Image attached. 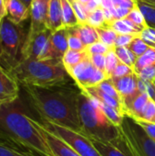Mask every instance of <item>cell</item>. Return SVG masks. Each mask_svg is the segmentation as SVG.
Instances as JSON below:
<instances>
[{
	"mask_svg": "<svg viewBox=\"0 0 155 156\" xmlns=\"http://www.w3.org/2000/svg\"><path fill=\"white\" fill-rule=\"evenodd\" d=\"M32 108L42 122H48L81 133L78 112V95L80 89L69 84L38 88L22 86Z\"/></svg>",
	"mask_w": 155,
	"mask_h": 156,
	"instance_id": "cell-1",
	"label": "cell"
},
{
	"mask_svg": "<svg viewBox=\"0 0 155 156\" xmlns=\"http://www.w3.org/2000/svg\"><path fill=\"white\" fill-rule=\"evenodd\" d=\"M22 101L0 105V129L39 156H54L37 120L25 111Z\"/></svg>",
	"mask_w": 155,
	"mask_h": 156,
	"instance_id": "cell-2",
	"label": "cell"
},
{
	"mask_svg": "<svg viewBox=\"0 0 155 156\" xmlns=\"http://www.w3.org/2000/svg\"><path fill=\"white\" fill-rule=\"evenodd\" d=\"M21 86L53 88L68 85L72 78L62 59H25L9 70Z\"/></svg>",
	"mask_w": 155,
	"mask_h": 156,
	"instance_id": "cell-3",
	"label": "cell"
},
{
	"mask_svg": "<svg viewBox=\"0 0 155 156\" xmlns=\"http://www.w3.org/2000/svg\"><path fill=\"white\" fill-rule=\"evenodd\" d=\"M78 112L81 133L89 138L111 144L120 136L119 127L106 117L99 106V101L82 90L78 95Z\"/></svg>",
	"mask_w": 155,
	"mask_h": 156,
	"instance_id": "cell-4",
	"label": "cell"
},
{
	"mask_svg": "<svg viewBox=\"0 0 155 156\" xmlns=\"http://www.w3.org/2000/svg\"><path fill=\"white\" fill-rule=\"evenodd\" d=\"M120 136L111 143L127 156H155V140L133 118L124 115Z\"/></svg>",
	"mask_w": 155,
	"mask_h": 156,
	"instance_id": "cell-5",
	"label": "cell"
},
{
	"mask_svg": "<svg viewBox=\"0 0 155 156\" xmlns=\"http://www.w3.org/2000/svg\"><path fill=\"white\" fill-rule=\"evenodd\" d=\"M27 30L23 24L13 22L7 16L0 21V63L11 70L21 60V50Z\"/></svg>",
	"mask_w": 155,
	"mask_h": 156,
	"instance_id": "cell-6",
	"label": "cell"
},
{
	"mask_svg": "<svg viewBox=\"0 0 155 156\" xmlns=\"http://www.w3.org/2000/svg\"><path fill=\"white\" fill-rule=\"evenodd\" d=\"M40 122L48 131L62 139L80 156H101L92 144L91 140L83 133L75 132L53 122L42 121Z\"/></svg>",
	"mask_w": 155,
	"mask_h": 156,
	"instance_id": "cell-7",
	"label": "cell"
},
{
	"mask_svg": "<svg viewBox=\"0 0 155 156\" xmlns=\"http://www.w3.org/2000/svg\"><path fill=\"white\" fill-rule=\"evenodd\" d=\"M69 74L81 90L90 87L98 86L100 82L109 79L105 71L94 67L90 59V55L87 58L76 65Z\"/></svg>",
	"mask_w": 155,
	"mask_h": 156,
	"instance_id": "cell-8",
	"label": "cell"
},
{
	"mask_svg": "<svg viewBox=\"0 0 155 156\" xmlns=\"http://www.w3.org/2000/svg\"><path fill=\"white\" fill-rule=\"evenodd\" d=\"M52 31L45 28L37 32H28L21 50V60L40 59Z\"/></svg>",
	"mask_w": 155,
	"mask_h": 156,
	"instance_id": "cell-9",
	"label": "cell"
},
{
	"mask_svg": "<svg viewBox=\"0 0 155 156\" xmlns=\"http://www.w3.org/2000/svg\"><path fill=\"white\" fill-rule=\"evenodd\" d=\"M110 79L121 96L125 115L133 100L141 93L138 90V76L134 72L124 77Z\"/></svg>",
	"mask_w": 155,
	"mask_h": 156,
	"instance_id": "cell-10",
	"label": "cell"
},
{
	"mask_svg": "<svg viewBox=\"0 0 155 156\" xmlns=\"http://www.w3.org/2000/svg\"><path fill=\"white\" fill-rule=\"evenodd\" d=\"M68 28L63 27L53 31L49 37L48 42L44 49L40 59L58 58L62 59L64 54L69 49L68 44Z\"/></svg>",
	"mask_w": 155,
	"mask_h": 156,
	"instance_id": "cell-11",
	"label": "cell"
},
{
	"mask_svg": "<svg viewBox=\"0 0 155 156\" xmlns=\"http://www.w3.org/2000/svg\"><path fill=\"white\" fill-rule=\"evenodd\" d=\"M20 84L0 63V105L10 103L19 98Z\"/></svg>",
	"mask_w": 155,
	"mask_h": 156,
	"instance_id": "cell-12",
	"label": "cell"
},
{
	"mask_svg": "<svg viewBox=\"0 0 155 156\" xmlns=\"http://www.w3.org/2000/svg\"><path fill=\"white\" fill-rule=\"evenodd\" d=\"M49 0H32L30 5V25L28 32H37L47 27Z\"/></svg>",
	"mask_w": 155,
	"mask_h": 156,
	"instance_id": "cell-13",
	"label": "cell"
},
{
	"mask_svg": "<svg viewBox=\"0 0 155 156\" xmlns=\"http://www.w3.org/2000/svg\"><path fill=\"white\" fill-rule=\"evenodd\" d=\"M0 156H39L0 129Z\"/></svg>",
	"mask_w": 155,
	"mask_h": 156,
	"instance_id": "cell-14",
	"label": "cell"
},
{
	"mask_svg": "<svg viewBox=\"0 0 155 156\" xmlns=\"http://www.w3.org/2000/svg\"><path fill=\"white\" fill-rule=\"evenodd\" d=\"M43 135L45 136L54 156H80L71 146L65 143L62 139L48 131L40 122L37 121Z\"/></svg>",
	"mask_w": 155,
	"mask_h": 156,
	"instance_id": "cell-15",
	"label": "cell"
},
{
	"mask_svg": "<svg viewBox=\"0 0 155 156\" xmlns=\"http://www.w3.org/2000/svg\"><path fill=\"white\" fill-rule=\"evenodd\" d=\"M7 16L16 24H23L30 18V8L21 0H5Z\"/></svg>",
	"mask_w": 155,
	"mask_h": 156,
	"instance_id": "cell-16",
	"label": "cell"
},
{
	"mask_svg": "<svg viewBox=\"0 0 155 156\" xmlns=\"http://www.w3.org/2000/svg\"><path fill=\"white\" fill-rule=\"evenodd\" d=\"M47 27L52 32L63 27L61 0H49Z\"/></svg>",
	"mask_w": 155,
	"mask_h": 156,
	"instance_id": "cell-17",
	"label": "cell"
},
{
	"mask_svg": "<svg viewBox=\"0 0 155 156\" xmlns=\"http://www.w3.org/2000/svg\"><path fill=\"white\" fill-rule=\"evenodd\" d=\"M82 91L86 92L88 95L97 99L98 101H100V102L108 105V106H111L116 110H118L119 112H121L123 115H124V107H123V104L121 101L113 98L112 96H110L108 94H106L105 92H103L101 90H100L97 86L95 87H90V88H87L85 90H82Z\"/></svg>",
	"mask_w": 155,
	"mask_h": 156,
	"instance_id": "cell-18",
	"label": "cell"
},
{
	"mask_svg": "<svg viewBox=\"0 0 155 156\" xmlns=\"http://www.w3.org/2000/svg\"><path fill=\"white\" fill-rule=\"evenodd\" d=\"M112 29H114L117 34H132V35H141L143 31V28L136 26L127 17L121 19H114L108 24Z\"/></svg>",
	"mask_w": 155,
	"mask_h": 156,
	"instance_id": "cell-19",
	"label": "cell"
},
{
	"mask_svg": "<svg viewBox=\"0 0 155 156\" xmlns=\"http://www.w3.org/2000/svg\"><path fill=\"white\" fill-rule=\"evenodd\" d=\"M73 29L78 34V36L80 37L81 41L83 42V44L86 47L100 40L99 34H98L96 27H91L88 23L79 24L78 26L73 27Z\"/></svg>",
	"mask_w": 155,
	"mask_h": 156,
	"instance_id": "cell-20",
	"label": "cell"
},
{
	"mask_svg": "<svg viewBox=\"0 0 155 156\" xmlns=\"http://www.w3.org/2000/svg\"><path fill=\"white\" fill-rule=\"evenodd\" d=\"M150 96L147 93H140L132 102L125 115H128L133 118L135 121L139 122L142 120L143 112L145 108L147 101H149Z\"/></svg>",
	"mask_w": 155,
	"mask_h": 156,
	"instance_id": "cell-21",
	"label": "cell"
},
{
	"mask_svg": "<svg viewBox=\"0 0 155 156\" xmlns=\"http://www.w3.org/2000/svg\"><path fill=\"white\" fill-rule=\"evenodd\" d=\"M88 57H89V53L87 52V50L77 51L69 48L62 58V63L69 73L76 65H78L79 62H81Z\"/></svg>",
	"mask_w": 155,
	"mask_h": 156,
	"instance_id": "cell-22",
	"label": "cell"
},
{
	"mask_svg": "<svg viewBox=\"0 0 155 156\" xmlns=\"http://www.w3.org/2000/svg\"><path fill=\"white\" fill-rule=\"evenodd\" d=\"M62 6V23L65 27H72L78 26L79 20L69 0H61Z\"/></svg>",
	"mask_w": 155,
	"mask_h": 156,
	"instance_id": "cell-23",
	"label": "cell"
},
{
	"mask_svg": "<svg viewBox=\"0 0 155 156\" xmlns=\"http://www.w3.org/2000/svg\"><path fill=\"white\" fill-rule=\"evenodd\" d=\"M90 139L91 140L92 144L101 156H127L124 153H122L121 150H119L117 147H115L110 143L101 142L92 138Z\"/></svg>",
	"mask_w": 155,
	"mask_h": 156,
	"instance_id": "cell-24",
	"label": "cell"
},
{
	"mask_svg": "<svg viewBox=\"0 0 155 156\" xmlns=\"http://www.w3.org/2000/svg\"><path fill=\"white\" fill-rule=\"evenodd\" d=\"M155 63V48H149L147 51H145L142 56L137 58V60L133 66V69L135 73H138L140 70Z\"/></svg>",
	"mask_w": 155,
	"mask_h": 156,
	"instance_id": "cell-25",
	"label": "cell"
},
{
	"mask_svg": "<svg viewBox=\"0 0 155 156\" xmlns=\"http://www.w3.org/2000/svg\"><path fill=\"white\" fill-rule=\"evenodd\" d=\"M96 29L98 31L100 40L101 42H103L104 44L108 45L109 47L113 48L114 44H115V40L118 36L117 32L114 29H112L108 24H106L102 27H97Z\"/></svg>",
	"mask_w": 155,
	"mask_h": 156,
	"instance_id": "cell-26",
	"label": "cell"
},
{
	"mask_svg": "<svg viewBox=\"0 0 155 156\" xmlns=\"http://www.w3.org/2000/svg\"><path fill=\"white\" fill-rule=\"evenodd\" d=\"M99 106L101 109V111L103 112V113L106 115V117L110 120V122L113 125H115L117 127L121 126V124L123 122V118H124V115L121 112H119L118 110H116L111 106H108V105L100 102V101H99Z\"/></svg>",
	"mask_w": 155,
	"mask_h": 156,
	"instance_id": "cell-27",
	"label": "cell"
},
{
	"mask_svg": "<svg viewBox=\"0 0 155 156\" xmlns=\"http://www.w3.org/2000/svg\"><path fill=\"white\" fill-rule=\"evenodd\" d=\"M137 5L143 12L148 27L155 28V5L143 0H137Z\"/></svg>",
	"mask_w": 155,
	"mask_h": 156,
	"instance_id": "cell-28",
	"label": "cell"
},
{
	"mask_svg": "<svg viewBox=\"0 0 155 156\" xmlns=\"http://www.w3.org/2000/svg\"><path fill=\"white\" fill-rule=\"evenodd\" d=\"M113 48L121 62L133 68L137 60V57L128 47H114Z\"/></svg>",
	"mask_w": 155,
	"mask_h": 156,
	"instance_id": "cell-29",
	"label": "cell"
},
{
	"mask_svg": "<svg viewBox=\"0 0 155 156\" xmlns=\"http://www.w3.org/2000/svg\"><path fill=\"white\" fill-rule=\"evenodd\" d=\"M87 23L89 25H90L91 27H96V28L106 25L107 22H106V18H105L103 9L101 7H99V8L95 9L94 11L90 12L88 15Z\"/></svg>",
	"mask_w": 155,
	"mask_h": 156,
	"instance_id": "cell-30",
	"label": "cell"
},
{
	"mask_svg": "<svg viewBox=\"0 0 155 156\" xmlns=\"http://www.w3.org/2000/svg\"><path fill=\"white\" fill-rule=\"evenodd\" d=\"M68 28V44H69V48L77 50V51H84L86 50L87 47L83 44L81 41L80 37L78 36V34L75 32V30L72 27H67Z\"/></svg>",
	"mask_w": 155,
	"mask_h": 156,
	"instance_id": "cell-31",
	"label": "cell"
},
{
	"mask_svg": "<svg viewBox=\"0 0 155 156\" xmlns=\"http://www.w3.org/2000/svg\"><path fill=\"white\" fill-rule=\"evenodd\" d=\"M126 17L128 19H130L132 23H134L136 26H138L139 27L143 28V30L148 27L146 20L144 18V16H143V12L141 11V9L138 7V5L134 6L130 11V13L128 14V16Z\"/></svg>",
	"mask_w": 155,
	"mask_h": 156,
	"instance_id": "cell-32",
	"label": "cell"
},
{
	"mask_svg": "<svg viewBox=\"0 0 155 156\" xmlns=\"http://www.w3.org/2000/svg\"><path fill=\"white\" fill-rule=\"evenodd\" d=\"M114 48V47H113ZM111 48L107 54H106V64H105V73L107 74L108 78L110 79L113 70L116 69L118 64L121 62L119 58L117 57L114 48Z\"/></svg>",
	"mask_w": 155,
	"mask_h": 156,
	"instance_id": "cell-33",
	"label": "cell"
},
{
	"mask_svg": "<svg viewBox=\"0 0 155 156\" xmlns=\"http://www.w3.org/2000/svg\"><path fill=\"white\" fill-rule=\"evenodd\" d=\"M72 7H73V10L77 16V18L79 20V24H84V23H87V19H88V11L85 7V5L79 2L78 0H72L70 2Z\"/></svg>",
	"mask_w": 155,
	"mask_h": 156,
	"instance_id": "cell-34",
	"label": "cell"
},
{
	"mask_svg": "<svg viewBox=\"0 0 155 156\" xmlns=\"http://www.w3.org/2000/svg\"><path fill=\"white\" fill-rule=\"evenodd\" d=\"M141 121L155 124V101L152 98L149 99L145 105Z\"/></svg>",
	"mask_w": 155,
	"mask_h": 156,
	"instance_id": "cell-35",
	"label": "cell"
},
{
	"mask_svg": "<svg viewBox=\"0 0 155 156\" xmlns=\"http://www.w3.org/2000/svg\"><path fill=\"white\" fill-rule=\"evenodd\" d=\"M128 48H129L135 54V56L138 58V57L142 56L145 51H147V49H148L150 47L142 39L141 37H135V38L132 41V43L129 45Z\"/></svg>",
	"mask_w": 155,
	"mask_h": 156,
	"instance_id": "cell-36",
	"label": "cell"
},
{
	"mask_svg": "<svg viewBox=\"0 0 155 156\" xmlns=\"http://www.w3.org/2000/svg\"><path fill=\"white\" fill-rule=\"evenodd\" d=\"M100 90H101L103 92H105L106 94L110 95V96H112L113 98L122 101V99H121V96L118 92V90H116V88L114 87L112 81L111 80V79H107L105 80H103L102 82H100L98 86H97Z\"/></svg>",
	"mask_w": 155,
	"mask_h": 156,
	"instance_id": "cell-37",
	"label": "cell"
},
{
	"mask_svg": "<svg viewBox=\"0 0 155 156\" xmlns=\"http://www.w3.org/2000/svg\"><path fill=\"white\" fill-rule=\"evenodd\" d=\"M112 48L109 47L108 45L104 44L100 40H98L91 45L88 46L86 50L89 54H103L106 55Z\"/></svg>",
	"mask_w": 155,
	"mask_h": 156,
	"instance_id": "cell-38",
	"label": "cell"
},
{
	"mask_svg": "<svg viewBox=\"0 0 155 156\" xmlns=\"http://www.w3.org/2000/svg\"><path fill=\"white\" fill-rule=\"evenodd\" d=\"M132 73H134V69L132 67L128 66L122 62H120L118 66L116 67V69L113 70L111 78H121V77H124Z\"/></svg>",
	"mask_w": 155,
	"mask_h": 156,
	"instance_id": "cell-39",
	"label": "cell"
},
{
	"mask_svg": "<svg viewBox=\"0 0 155 156\" xmlns=\"http://www.w3.org/2000/svg\"><path fill=\"white\" fill-rule=\"evenodd\" d=\"M137 76L144 80H148V81H155V63L145 67L144 69H143L142 70H140L138 73H136Z\"/></svg>",
	"mask_w": 155,
	"mask_h": 156,
	"instance_id": "cell-40",
	"label": "cell"
},
{
	"mask_svg": "<svg viewBox=\"0 0 155 156\" xmlns=\"http://www.w3.org/2000/svg\"><path fill=\"white\" fill-rule=\"evenodd\" d=\"M141 35H132V34H118L115 40L114 47H129L132 41Z\"/></svg>",
	"mask_w": 155,
	"mask_h": 156,
	"instance_id": "cell-41",
	"label": "cell"
},
{
	"mask_svg": "<svg viewBox=\"0 0 155 156\" xmlns=\"http://www.w3.org/2000/svg\"><path fill=\"white\" fill-rule=\"evenodd\" d=\"M140 37L149 47L155 48V28L147 27L141 33Z\"/></svg>",
	"mask_w": 155,
	"mask_h": 156,
	"instance_id": "cell-42",
	"label": "cell"
},
{
	"mask_svg": "<svg viewBox=\"0 0 155 156\" xmlns=\"http://www.w3.org/2000/svg\"><path fill=\"white\" fill-rule=\"evenodd\" d=\"M90 59L94 65L95 68L105 71V64H106V55L103 54H89Z\"/></svg>",
	"mask_w": 155,
	"mask_h": 156,
	"instance_id": "cell-43",
	"label": "cell"
},
{
	"mask_svg": "<svg viewBox=\"0 0 155 156\" xmlns=\"http://www.w3.org/2000/svg\"><path fill=\"white\" fill-rule=\"evenodd\" d=\"M132 9L126 8V7H122V6H117L113 9L112 14L115 19H121V18H124L128 16V14L130 13Z\"/></svg>",
	"mask_w": 155,
	"mask_h": 156,
	"instance_id": "cell-44",
	"label": "cell"
},
{
	"mask_svg": "<svg viewBox=\"0 0 155 156\" xmlns=\"http://www.w3.org/2000/svg\"><path fill=\"white\" fill-rule=\"evenodd\" d=\"M142 127L144 129V131L148 133V135L150 137H152L153 140H155V124L154 123H150V122H143L140 121L138 122Z\"/></svg>",
	"mask_w": 155,
	"mask_h": 156,
	"instance_id": "cell-45",
	"label": "cell"
},
{
	"mask_svg": "<svg viewBox=\"0 0 155 156\" xmlns=\"http://www.w3.org/2000/svg\"><path fill=\"white\" fill-rule=\"evenodd\" d=\"M7 16L6 7H5V0H0V21Z\"/></svg>",
	"mask_w": 155,
	"mask_h": 156,
	"instance_id": "cell-46",
	"label": "cell"
},
{
	"mask_svg": "<svg viewBox=\"0 0 155 156\" xmlns=\"http://www.w3.org/2000/svg\"><path fill=\"white\" fill-rule=\"evenodd\" d=\"M27 7H29L30 8V5H31V2H32V0H21Z\"/></svg>",
	"mask_w": 155,
	"mask_h": 156,
	"instance_id": "cell-47",
	"label": "cell"
},
{
	"mask_svg": "<svg viewBox=\"0 0 155 156\" xmlns=\"http://www.w3.org/2000/svg\"><path fill=\"white\" fill-rule=\"evenodd\" d=\"M143 1H145V2H147V3H149L151 5H155V0H143Z\"/></svg>",
	"mask_w": 155,
	"mask_h": 156,
	"instance_id": "cell-48",
	"label": "cell"
},
{
	"mask_svg": "<svg viewBox=\"0 0 155 156\" xmlns=\"http://www.w3.org/2000/svg\"><path fill=\"white\" fill-rule=\"evenodd\" d=\"M79 2H80V3H82V4H84V5H86L90 0H78Z\"/></svg>",
	"mask_w": 155,
	"mask_h": 156,
	"instance_id": "cell-49",
	"label": "cell"
},
{
	"mask_svg": "<svg viewBox=\"0 0 155 156\" xmlns=\"http://www.w3.org/2000/svg\"><path fill=\"white\" fill-rule=\"evenodd\" d=\"M153 100L155 101V90H154V94H153Z\"/></svg>",
	"mask_w": 155,
	"mask_h": 156,
	"instance_id": "cell-50",
	"label": "cell"
},
{
	"mask_svg": "<svg viewBox=\"0 0 155 156\" xmlns=\"http://www.w3.org/2000/svg\"><path fill=\"white\" fill-rule=\"evenodd\" d=\"M69 2H71V1H72V0H69Z\"/></svg>",
	"mask_w": 155,
	"mask_h": 156,
	"instance_id": "cell-51",
	"label": "cell"
},
{
	"mask_svg": "<svg viewBox=\"0 0 155 156\" xmlns=\"http://www.w3.org/2000/svg\"><path fill=\"white\" fill-rule=\"evenodd\" d=\"M154 82H155V81H154Z\"/></svg>",
	"mask_w": 155,
	"mask_h": 156,
	"instance_id": "cell-52",
	"label": "cell"
}]
</instances>
